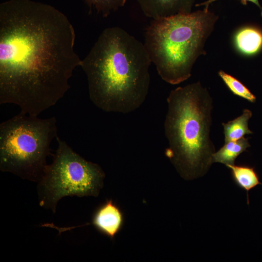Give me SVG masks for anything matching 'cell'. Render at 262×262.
<instances>
[{"mask_svg": "<svg viewBox=\"0 0 262 262\" xmlns=\"http://www.w3.org/2000/svg\"><path fill=\"white\" fill-rule=\"evenodd\" d=\"M90 8L95 9L103 17H108L124 6L127 0H83Z\"/></svg>", "mask_w": 262, "mask_h": 262, "instance_id": "5bb4252c", "label": "cell"}, {"mask_svg": "<svg viewBox=\"0 0 262 262\" xmlns=\"http://www.w3.org/2000/svg\"><path fill=\"white\" fill-rule=\"evenodd\" d=\"M56 140L53 162L46 166L37 187L39 205L54 213L63 197L97 196L105 178L99 165L84 159L58 136Z\"/></svg>", "mask_w": 262, "mask_h": 262, "instance_id": "8992f818", "label": "cell"}, {"mask_svg": "<svg viewBox=\"0 0 262 262\" xmlns=\"http://www.w3.org/2000/svg\"><path fill=\"white\" fill-rule=\"evenodd\" d=\"M233 44L236 50L245 56L256 55L262 49V29L255 25H246L233 34Z\"/></svg>", "mask_w": 262, "mask_h": 262, "instance_id": "9c48e42d", "label": "cell"}, {"mask_svg": "<svg viewBox=\"0 0 262 262\" xmlns=\"http://www.w3.org/2000/svg\"><path fill=\"white\" fill-rule=\"evenodd\" d=\"M218 0H207L205 1H204L203 2L199 3L198 4H196V6H204V8L205 9H209V5L212 3ZM241 2V3L244 5H246L247 4V2L248 1L251 2L253 3H254L255 5H256L257 7H258L260 9L261 8V6L259 3V0H240Z\"/></svg>", "mask_w": 262, "mask_h": 262, "instance_id": "9a60e30c", "label": "cell"}, {"mask_svg": "<svg viewBox=\"0 0 262 262\" xmlns=\"http://www.w3.org/2000/svg\"><path fill=\"white\" fill-rule=\"evenodd\" d=\"M124 222V214L120 208L112 199H107L98 206L93 213L90 223L70 227H55L60 233L83 226L93 225L100 233L114 239L122 229Z\"/></svg>", "mask_w": 262, "mask_h": 262, "instance_id": "52a82bcc", "label": "cell"}, {"mask_svg": "<svg viewBox=\"0 0 262 262\" xmlns=\"http://www.w3.org/2000/svg\"><path fill=\"white\" fill-rule=\"evenodd\" d=\"M75 32L54 7L32 0L0 4V103L18 105L38 116L70 88L82 60Z\"/></svg>", "mask_w": 262, "mask_h": 262, "instance_id": "6da1fadb", "label": "cell"}, {"mask_svg": "<svg viewBox=\"0 0 262 262\" xmlns=\"http://www.w3.org/2000/svg\"><path fill=\"white\" fill-rule=\"evenodd\" d=\"M57 137L55 117L20 112L0 125V169L38 181L47 166L50 145Z\"/></svg>", "mask_w": 262, "mask_h": 262, "instance_id": "5b68a950", "label": "cell"}, {"mask_svg": "<svg viewBox=\"0 0 262 262\" xmlns=\"http://www.w3.org/2000/svg\"><path fill=\"white\" fill-rule=\"evenodd\" d=\"M233 181L237 186L246 191L248 202V191L258 184H262L254 168L245 165H228Z\"/></svg>", "mask_w": 262, "mask_h": 262, "instance_id": "7c38bea8", "label": "cell"}, {"mask_svg": "<svg viewBox=\"0 0 262 262\" xmlns=\"http://www.w3.org/2000/svg\"><path fill=\"white\" fill-rule=\"evenodd\" d=\"M250 146L248 138L243 137L238 140L225 143L224 146L213 154L212 162L228 165L234 164L237 157Z\"/></svg>", "mask_w": 262, "mask_h": 262, "instance_id": "30bf717a", "label": "cell"}, {"mask_svg": "<svg viewBox=\"0 0 262 262\" xmlns=\"http://www.w3.org/2000/svg\"><path fill=\"white\" fill-rule=\"evenodd\" d=\"M164 123L165 154L185 180L205 175L215 148L210 138L213 99L200 82L172 90Z\"/></svg>", "mask_w": 262, "mask_h": 262, "instance_id": "3957f363", "label": "cell"}, {"mask_svg": "<svg viewBox=\"0 0 262 262\" xmlns=\"http://www.w3.org/2000/svg\"><path fill=\"white\" fill-rule=\"evenodd\" d=\"M252 115V112L246 109L240 116L227 123H222L225 143L237 141L246 134L253 133L248 128V121Z\"/></svg>", "mask_w": 262, "mask_h": 262, "instance_id": "8fae6325", "label": "cell"}, {"mask_svg": "<svg viewBox=\"0 0 262 262\" xmlns=\"http://www.w3.org/2000/svg\"><path fill=\"white\" fill-rule=\"evenodd\" d=\"M218 16L204 8L186 14L152 19L144 46L161 78L171 84L189 78L197 59L205 55V43Z\"/></svg>", "mask_w": 262, "mask_h": 262, "instance_id": "277c9868", "label": "cell"}, {"mask_svg": "<svg viewBox=\"0 0 262 262\" xmlns=\"http://www.w3.org/2000/svg\"><path fill=\"white\" fill-rule=\"evenodd\" d=\"M142 11L152 19L191 12L195 0H137Z\"/></svg>", "mask_w": 262, "mask_h": 262, "instance_id": "ba28073f", "label": "cell"}, {"mask_svg": "<svg viewBox=\"0 0 262 262\" xmlns=\"http://www.w3.org/2000/svg\"><path fill=\"white\" fill-rule=\"evenodd\" d=\"M151 63L144 44L120 27L106 28L82 60L91 101L106 112L136 110L148 92Z\"/></svg>", "mask_w": 262, "mask_h": 262, "instance_id": "7a4b0ae2", "label": "cell"}, {"mask_svg": "<svg viewBox=\"0 0 262 262\" xmlns=\"http://www.w3.org/2000/svg\"><path fill=\"white\" fill-rule=\"evenodd\" d=\"M260 10H261V16L262 17V6L260 8Z\"/></svg>", "mask_w": 262, "mask_h": 262, "instance_id": "2e32d148", "label": "cell"}, {"mask_svg": "<svg viewBox=\"0 0 262 262\" xmlns=\"http://www.w3.org/2000/svg\"><path fill=\"white\" fill-rule=\"evenodd\" d=\"M218 75L233 94L252 103L256 101L255 96L237 79L222 70L219 71Z\"/></svg>", "mask_w": 262, "mask_h": 262, "instance_id": "4fadbf2b", "label": "cell"}]
</instances>
